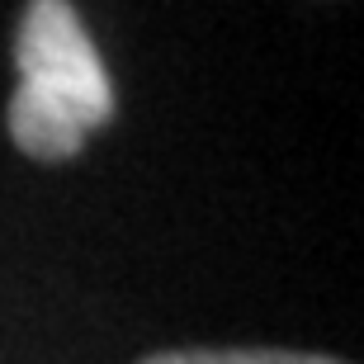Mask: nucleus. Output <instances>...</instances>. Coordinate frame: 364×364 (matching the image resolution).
<instances>
[{"mask_svg":"<svg viewBox=\"0 0 364 364\" xmlns=\"http://www.w3.org/2000/svg\"><path fill=\"white\" fill-rule=\"evenodd\" d=\"M19 90L10 137L33 161H71L85 137L114 119V81L71 0H28L14 33Z\"/></svg>","mask_w":364,"mask_h":364,"instance_id":"nucleus-1","label":"nucleus"},{"mask_svg":"<svg viewBox=\"0 0 364 364\" xmlns=\"http://www.w3.org/2000/svg\"><path fill=\"white\" fill-rule=\"evenodd\" d=\"M142 364H346V360L303 350H166L147 355Z\"/></svg>","mask_w":364,"mask_h":364,"instance_id":"nucleus-2","label":"nucleus"}]
</instances>
